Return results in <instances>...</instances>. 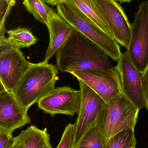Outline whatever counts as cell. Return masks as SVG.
<instances>
[{
	"instance_id": "2e32d148",
	"label": "cell",
	"mask_w": 148,
	"mask_h": 148,
	"mask_svg": "<svg viewBox=\"0 0 148 148\" xmlns=\"http://www.w3.org/2000/svg\"><path fill=\"white\" fill-rule=\"evenodd\" d=\"M7 33L8 35L7 39L9 43L20 49L30 47L37 42V38L27 28L19 27L8 30Z\"/></svg>"
},
{
	"instance_id": "7402d4cb",
	"label": "cell",
	"mask_w": 148,
	"mask_h": 148,
	"mask_svg": "<svg viewBox=\"0 0 148 148\" xmlns=\"http://www.w3.org/2000/svg\"><path fill=\"white\" fill-rule=\"evenodd\" d=\"M142 82L143 93L147 103L146 109L148 110V65L145 71L142 73Z\"/></svg>"
},
{
	"instance_id": "ffe728a7",
	"label": "cell",
	"mask_w": 148,
	"mask_h": 148,
	"mask_svg": "<svg viewBox=\"0 0 148 148\" xmlns=\"http://www.w3.org/2000/svg\"><path fill=\"white\" fill-rule=\"evenodd\" d=\"M75 132L74 124H68L63 131L61 139L56 148H74Z\"/></svg>"
},
{
	"instance_id": "ba28073f",
	"label": "cell",
	"mask_w": 148,
	"mask_h": 148,
	"mask_svg": "<svg viewBox=\"0 0 148 148\" xmlns=\"http://www.w3.org/2000/svg\"><path fill=\"white\" fill-rule=\"evenodd\" d=\"M70 73L86 84L105 102L123 92L120 74L116 68L109 71L89 69Z\"/></svg>"
},
{
	"instance_id": "d6986e66",
	"label": "cell",
	"mask_w": 148,
	"mask_h": 148,
	"mask_svg": "<svg viewBox=\"0 0 148 148\" xmlns=\"http://www.w3.org/2000/svg\"><path fill=\"white\" fill-rule=\"evenodd\" d=\"M103 143L96 125L92 127L75 144L74 148H103Z\"/></svg>"
},
{
	"instance_id": "44dd1931",
	"label": "cell",
	"mask_w": 148,
	"mask_h": 148,
	"mask_svg": "<svg viewBox=\"0 0 148 148\" xmlns=\"http://www.w3.org/2000/svg\"><path fill=\"white\" fill-rule=\"evenodd\" d=\"M16 144L15 137L0 131V148H14Z\"/></svg>"
},
{
	"instance_id": "d4e9b609",
	"label": "cell",
	"mask_w": 148,
	"mask_h": 148,
	"mask_svg": "<svg viewBox=\"0 0 148 148\" xmlns=\"http://www.w3.org/2000/svg\"><path fill=\"white\" fill-rule=\"evenodd\" d=\"M16 144L14 148H23V145H22L21 143L17 142V141L16 139Z\"/></svg>"
},
{
	"instance_id": "5bb4252c",
	"label": "cell",
	"mask_w": 148,
	"mask_h": 148,
	"mask_svg": "<svg viewBox=\"0 0 148 148\" xmlns=\"http://www.w3.org/2000/svg\"><path fill=\"white\" fill-rule=\"evenodd\" d=\"M61 3L73 6L103 32L113 37V33L98 0H62Z\"/></svg>"
},
{
	"instance_id": "8fae6325",
	"label": "cell",
	"mask_w": 148,
	"mask_h": 148,
	"mask_svg": "<svg viewBox=\"0 0 148 148\" xmlns=\"http://www.w3.org/2000/svg\"><path fill=\"white\" fill-rule=\"evenodd\" d=\"M14 92L5 89L0 92V131L9 135L15 130L31 122Z\"/></svg>"
},
{
	"instance_id": "7c38bea8",
	"label": "cell",
	"mask_w": 148,
	"mask_h": 148,
	"mask_svg": "<svg viewBox=\"0 0 148 148\" xmlns=\"http://www.w3.org/2000/svg\"><path fill=\"white\" fill-rule=\"evenodd\" d=\"M113 33L114 40L127 49L132 35V28L127 16L115 0H98Z\"/></svg>"
},
{
	"instance_id": "52a82bcc",
	"label": "cell",
	"mask_w": 148,
	"mask_h": 148,
	"mask_svg": "<svg viewBox=\"0 0 148 148\" xmlns=\"http://www.w3.org/2000/svg\"><path fill=\"white\" fill-rule=\"evenodd\" d=\"M81 93L69 86L55 88L37 103L39 109L51 116L63 114L74 116L81 105Z\"/></svg>"
},
{
	"instance_id": "ac0fdd59",
	"label": "cell",
	"mask_w": 148,
	"mask_h": 148,
	"mask_svg": "<svg viewBox=\"0 0 148 148\" xmlns=\"http://www.w3.org/2000/svg\"><path fill=\"white\" fill-rule=\"evenodd\" d=\"M134 130L126 129L109 139L103 148H136Z\"/></svg>"
},
{
	"instance_id": "7a4b0ae2",
	"label": "cell",
	"mask_w": 148,
	"mask_h": 148,
	"mask_svg": "<svg viewBox=\"0 0 148 148\" xmlns=\"http://www.w3.org/2000/svg\"><path fill=\"white\" fill-rule=\"evenodd\" d=\"M58 71L55 65L44 61L32 64L13 92L26 110L54 88Z\"/></svg>"
},
{
	"instance_id": "484cf974",
	"label": "cell",
	"mask_w": 148,
	"mask_h": 148,
	"mask_svg": "<svg viewBox=\"0 0 148 148\" xmlns=\"http://www.w3.org/2000/svg\"><path fill=\"white\" fill-rule=\"evenodd\" d=\"M117 1L123 2H130L133 0H115Z\"/></svg>"
},
{
	"instance_id": "8992f818",
	"label": "cell",
	"mask_w": 148,
	"mask_h": 148,
	"mask_svg": "<svg viewBox=\"0 0 148 148\" xmlns=\"http://www.w3.org/2000/svg\"><path fill=\"white\" fill-rule=\"evenodd\" d=\"M131 25L132 35L127 51L134 65L142 73L148 65V1L140 4Z\"/></svg>"
},
{
	"instance_id": "9c48e42d",
	"label": "cell",
	"mask_w": 148,
	"mask_h": 148,
	"mask_svg": "<svg viewBox=\"0 0 148 148\" xmlns=\"http://www.w3.org/2000/svg\"><path fill=\"white\" fill-rule=\"evenodd\" d=\"M79 81L81 93V105L75 123L76 144L88 130L96 125L100 111L105 105V101L91 88L82 81Z\"/></svg>"
},
{
	"instance_id": "5b68a950",
	"label": "cell",
	"mask_w": 148,
	"mask_h": 148,
	"mask_svg": "<svg viewBox=\"0 0 148 148\" xmlns=\"http://www.w3.org/2000/svg\"><path fill=\"white\" fill-rule=\"evenodd\" d=\"M32 64L7 38H0V82L6 90L14 92Z\"/></svg>"
},
{
	"instance_id": "9a60e30c",
	"label": "cell",
	"mask_w": 148,
	"mask_h": 148,
	"mask_svg": "<svg viewBox=\"0 0 148 148\" xmlns=\"http://www.w3.org/2000/svg\"><path fill=\"white\" fill-rule=\"evenodd\" d=\"M16 139L21 143L23 148H53L47 129L40 130L34 125L22 130Z\"/></svg>"
},
{
	"instance_id": "4fadbf2b",
	"label": "cell",
	"mask_w": 148,
	"mask_h": 148,
	"mask_svg": "<svg viewBox=\"0 0 148 148\" xmlns=\"http://www.w3.org/2000/svg\"><path fill=\"white\" fill-rule=\"evenodd\" d=\"M47 27L49 33L50 41L44 61L48 62L50 59L69 40L75 30L54 11L51 14Z\"/></svg>"
},
{
	"instance_id": "cb8c5ba5",
	"label": "cell",
	"mask_w": 148,
	"mask_h": 148,
	"mask_svg": "<svg viewBox=\"0 0 148 148\" xmlns=\"http://www.w3.org/2000/svg\"><path fill=\"white\" fill-rule=\"evenodd\" d=\"M44 1L46 3H48L51 6H54L61 3L62 0H44Z\"/></svg>"
},
{
	"instance_id": "603a6c76",
	"label": "cell",
	"mask_w": 148,
	"mask_h": 148,
	"mask_svg": "<svg viewBox=\"0 0 148 148\" xmlns=\"http://www.w3.org/2000/svg\"><path fill=\"white\" fill-rule=\"evenodd\" d=\"M16 0H1V9L4 8L9 6L13 7L15 4Z\"/></svg>"
},
{
	"instance_id": "e0dca14e",
	"label": "cell",
	"mask_w": 148,
	"mask_h": 148,
	"mask_svg": "<svg viewBox=\"0 0 148 148\" xmlns=\"http://www.w3.org/2000/svg\"><path fill=\"white\" fill-rule=\"evenodd\" d=\"M26 10L33 15L37 21L47 25L50 18L54 12L44 0H23Z\"/></svg>"
},
{
	"instance_id": "30bf717a",
	"label": "cell",
	"mask_w": 148,
	"mask_h": 148,
	"mask_svg": "<svg viewBox=\"0 0 148 148\" xmlns=\"http://www.w3.org/2000/svg\"><path fill=\"white\" fill-rule=\"evenodd\" d=\"M115 67L120 74L123 93L139 109L146 108L142 73L134 65L127 51L122 53Z\"/></svg>"
},
{
	"instance_id": "3957f363",
	"label": "cell",
	"mask_w": 148,
	"mask_h": 148,
	"mask_svg": "<svg viewBox=\"0 0 148 148\" xmlns=\"http://www.w3.org/2000/svg\"><path fill=\"white\" fill-rule=\"evenodd\" d=\"M139 110L123 92L106 102L98 115L96 125L103 145L123 130H134Z\"/></svg>"
},
{
	"instance_id": "6da1fadb",
	"label": "cell",
	"mask_w": 148,
	"mask_h": 148,
	"mask_svg": "<svg viewBox=\"0 0 148 148\" xmlns=\"http://www.w3.org/2000/svg\"><path fill=\"white\" fill-rule=\"evenodd\" d=\"M60 72L115 69L109 57L97 45L75 30L68 41L56 54Z\"/></svg>"
},
{
	"instance_id": "277c9868",
	"label": "cell",
	"mask_w": 148,
	"mask_h": 148,
	"mask_svg": "<svg viewBox=\"0 0 148 148\" xmlns=\"http://www.w3.org/2000/svg\"><path fill=\"white\" fill-rule=\"evenodd\" d=\"M57 13L76 32L100 48L113 60L117 62L122 53L119 43L73 6L65 3L56 5Z\"/></svg>"
}]
</instances>
